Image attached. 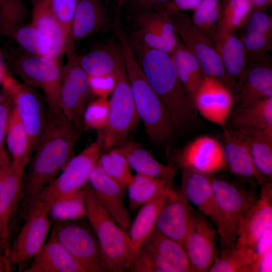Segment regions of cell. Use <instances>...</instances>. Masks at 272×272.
Returning a JSON list of instances; mask_svg holds the SVG:
<instances>
[{"mask_svg":"<svg viewBox=\"0 0 272 272\" xmlns=\"http://www.w3.org/2000/svg\"><path fill=\"white\" fill-rule=\"evenodd\" d=\"M80 135L58 106H47L44 129L28 164L23 187V202L29 209L71 159Z\"/></svg>","mask_w":272,"mask_h":272,"instance_id":"obj_1","label":"cell"},{"mask_svg":"<svg viewBox=\"0 0 272 272\" xmlns=\"http://www.w3.org/2000/svg\"><path fill=\"white\" fill-rule=\"evenodd\" d=\"M129 41L147 81L177 131L184 132L195 121L196 110L179 79L171 55L149 48L133 37Z\"/></svg>","mask_w":272,"mask_h":272,"instance_id":"obj_2","label":"cell"},{"mask_svg":"<svg viewBox=\"0 0 272 272\" xmlns=\"http://www.w3.org/2000/svg\"><path fill=\"white\" fill-rule=\"evenodd\" d=\"M113 25L123 54L126 76L135 106L147 136L154 144L168 142L177 130L160 98L147 81L120 19H115Z\"/></svg>","mask_w":272,"mask_h":272,"instance_id":"obj_3","label":"cell"},{"mask_svg":"<svg viewBox=\"0 0 272 272\" xmlns=\"http://www.w3.org/2000/svg\"><path fill=\"white\" fill-rule=\"evenodd\" d=\"M87 217L99 242L108 271L129 270L133 260L127 233L116 223L88 183L83 188Z\"/></svg>","mask_w":272,"mask_h":272,"instance_id":"obj_4","label":"cell"},{"mask_svg":"<svg viewBox=\"0 0 272 272\" xmlns=\"http://www.w3.org/2000/svg\"><path fill=\"white\" fill-rule=\"evenodd\" d=\"M217 211L216 225L224 249L235 246L244 214L254 199L253 193L219 178H211Z\"/></svg>","mask_w":272,"mask_h":272,"instance_id":"obj_5","label":"cell"},{"mask_svg":"<svg viewBox=\"0 0 272 272\" xmlns=\"http://www.w3.org/2000/svg\"><path fill=\"white\" fill-rule=\"evenodd\" d=\"M102 151V133L99 131L96 141L71 158L32 207L36 206L48 211L50 205L58 198L82 190L88 183L90 173Z\"/></svg>","mask_w":272,"mask_h":272,"instance_id":"obj_6","label":"cell"},{"mask_svg":"<svg viewBox=\"0 0 272 272\" xmlns=\"http://www.w3.org/2000/svg\"><path fill=\"white\" fill-rule=\"evenodd\" d=\"M129 270L139 272L192 271L184 247L156 228L141 247Z\"/></svg>","mask_w":272,"mask_h":272,"instance_id":"obj_7","label":"cell"},{"mask_svg":"<svg viewBox=\"0 0 272 272\" xmlns=\"http://www.w3.org/2000/svg\"><path fill=\"white\" fill-rule=\"evenodd\" d=\"M67 60L63 66L58 106L69 122L81 133L84 132L85 110L93 99L88 85V76L79 65L73 50L66 51Z\"/></svg>","mask_w":272,"mask_h":272,"instance_id":"obj_8","label":"cell"},{"mask_svg":"<svg viewBox=\"0 0 272 272\" xmlns=\"http://www.w3.org/2000/svg\"><path fill=\"white\" fill-rule=\"evenodd\" d=\"M109 101L107 123L105 128L101 131L102 150L105 152L123 142L140 120L126 73L119 76Z\"/></svg>","mask_w":272,"mask_h":272,"instance_id":"obj_9","label":"cell"},{"mask_svg":"<svg viewBox=\"0 0 272 272\" xmlns=\"http://www.w3.org/2000/svg\"><path fill=\"white\" fill-rule=\"evenodd\" d=\"M13 66L25 84L43 91L48 106H58L63 74V66L58 60L24 51L14 57Z\"/></svg>","mask_w":272,"mask_h":272,"instance_id":"obj_10","label":"cell"},{"mask_svg":"<svg viewBox=\"0 0 272 272\" xmlns=\"http://www.w3.org/2000/svg\"><path fill=\"white\" fill-rule=\"evenodd\" d=\"M170 16L181 42L197 59L203 75L217 78L229 88L231 80L212 38L198 29L187 15L178 12Z\"/></svg>","mask_w":272,"mask_h":272,"instance_id":"obj_11","label":"cell"},{"mask_svg":"<svg viewBox=\"0 0 272 272\" xmlns=\"http://www.w3.org/2000/svg\"><path fill=\"white\" fill-rule=\"evenodd\" d=\"M85 272L108 271L93 231L71 221L58 223L51 232Z\"/></svg>","mask_w":272,"mask_h":272,"instance_id":"obj_12","label":"cell"},{"mask_svg":"<svg viewBox=\"0 0 272 272\" xmlns=\"http://www.w3.org/2000/svg\"><path fill=\"white\" fill-rule=\"evenodd\" d=\"M3 83L11 92L14 107L27 133L33 154L44 129L47 109L33 87L18 83L8 74Z\"/></svg>","mask_w":272,"mask_h":272,"instance_id":"obj_13","label":"cell"},{"mask_svg":"<svg viewBox=\"0 0 272 272\" xmlns=\"http://www.w3.org/2000/svg\"><path fill=\"white\" fill-rule=\"evenodd\" d=\"M28 212L26 222L9 246L7 256L11 265H22L33 258L46 242L50 226L48 211L35 206Z\"/></svg>","mask_w":272,"mask_h":272,"instance_id":"obj_14","label":"cell"},{"mask_svg":"<svg viewBox=\"0 0 272 272\" xmlns=\"http://www.w3.org/2000/svg\"><path fill=\"white\" fill-rule=\"evenodd\" d=\"M196 110L207 119L225 128L232 105L229 88L220 79L203 75L193 98Z\"/></svg>","mask_w":272,"mask_h":272,"instance_id":"obj_15","label":"cell"},{"mask_svg":"<svg viewBox=\"0 0 272 272\" xmlns=\"http://www.w3.org/2000/svg\"><path fill=\"white\" fill-rule=\"evenodd\" d=\"M216 233L202 215L193 214L183 246L192 271H209L216 257Z\"/></svg>","mask_w":272,"mask_h":272,"instance_id":"obj_16","label":"cell"},{"mask_svg":"<svg viewBox=\"0 0 272 272\" xmlns=\"http://www.w3.org/2000/svg\"><path fill=\"white\" fill-rule=\"evenodd\" d=\"M259 197L254 199L246 211L240 225L236 246L254 250L261 235L272 226V184L261 185Z\"/></svg>","mask_w":272,"mask_h":272,"instance_id":"obj_17","label":"cell"},{"mask_svg":"<svg viewBox=\"0 0 272 272\" xmlns=\"http://www.w3.org/2000/svg\"><path fill=\"white\" fill-rule=\"evenodd\" d=\"M24 173L14 166L6 150L0 152V220L3 241L7 244L12 219L23 190Z\"/></svg>","mask_w":272,"mask_h":272,"instance_id":"obj_18","label":"cell"},{"mask_svg":"<svg viewBox=\"0 0 272 272\" xmlns=\"http://www.w3.org/2000/svg\"><path fill=\"white\" fill-rule=\"evenodd\" d=\"M193 213L181 191L170 187L157 219L155 228L163 235L184 245Z\"/></svg>","mask_w":272,"mask_h":272,"instance_id":"obj_19","label":"cell"},{"mask_svg":"<svg viewBox=\"0 0 272 272\" xmlns=\"http://www.w3.org/2000/svg\"><path fill=\"white\" fill-rule=\"evenodd\" d=\"M88 183L107 212L127 233L131 224L124 204L126 188L106 174L97 162L90 173Z\"/></svg>","mask_w":272,"mask_h":272,"instance_id":"obj_20","label":"cell"},{"mask_svg":"<svg viewBox=\"0 0 272 272\" xmlns=\"http://www.w3.org/2000/svg\"><path fill=\"white\" fill-rule=\"evenodd\" d=\"M238 83V108L272 97V68L266 55L245 69Z\"/></svg>","mask_w":272,"mask_h":272,"instance_id":"obj_21","label":"cell"},{"mask_svg":"<svg viewBox=\"0 0 272 272\" xmlns=\"http://www.w3.org/2000/svg\"><path fill=\"white\" fill-rule=\"evenodd\" d=\"M178 162L181 167H189L209 174L226 166L223 145L208 136L197 138L179 154Z\"/></svg>","mask_w":272,"mask_h":272,"instance_id":"obj_22","label":"cell"},{"mask_svg":"<svg viewBox=\"0 0 272 272\" xmlns=\"http://www.w3.org/2000/svg\"><path fill=\"white\" fill-rule=\"evenodd\" d=\"M181 168V192L187 201L196 207L216 225L217 211L211 178L189 167Z\"/></svg>","mask_w":272,"mask_h":272,"instance_id":"obj_23","label":"cell"},{"mask_svg":"<svg viewBox=\"0 0 272 272\" xmlns=\"http://www.w3.org/2000/svg\"><path fill=\"white\" fill-rule=\"evenodd\" d=\"M109 24L108 14L100 0H78L66 50L72 44L104 30Z\"/></svg>","mask_w":272,"mask_h":272,"instance_id":"obj_24","label":"cell"},{"mask_svg":"<svg viewBox=\"0 0 272 272\" xmlns=\"http://www.w3.org/2000/svg\"><path fill=\"white\" fill-rule=\"evenodd\" d=\"M171 185L168 184L161 187L150 199L143 205L130 225L127 234L133 260L143 244L155 228L157 219Z\"/></svg>","mask_w":272,"mask_h":272,"instance_id":"obj_25","label":"cell"},{"mask_svg":"<svg viewBox=\"0 0 272 272\" xmlns=\"http://www.w3.org/2000/svg\"><path fill=\"white\" fill-rule=\"evenodd\" d=\"M25 272H85L51 233Z\"/></svg>","mask_w":272,"mask_h":272,"instance_id":"obj_26","label":"cell"},{"mask_svg":"<svg viewBox=\"0 0 272 272\" xmlns=\"http://www.w3.org/2000/svg\"><path fill=\"white\" fill-rule=\"evenodd\" d=\"M230 120L228 129L260 132L272 137V97L238 108Z\"/></svg>","mask_w":272,"mask_h":272,"instance_id":"obj_27","label":"cell"},{"mask_svg":"<svg viewBox=\"0 0 272 272\" xmlns=\"http://www.w3.org/2000/svg\"><path fill=\"white\" fill-rule=\"evenodd\" d=\"M223 155L226 164L234 174L248 180H257L258 175L246 142L235 132L224 128Z\"/></svg>","mask_w":272,"mask_h":272,"instance_id":"obj_28","label":"cell"},{"mask_svg":"<svg viewBox=\"0 0 272 272\" xmlns=\"http://www.w3.org/2000/svg\"><path fill=\"white\" fill-rule=\"evenodd\" d=\"M78 62L88 76L110 74L121 75L126 72L121 48L108 45L84 55L77 56Z\"/></svg>","mask_w":272,"mask_h":272,"instance_id":"obj_29","label":"cell"},{"mask_svg":"<svg viewBox=\"0 0 272 272\" xmlns=\"http://www.w3.org/2000/svg\"><path fill=\"white\" fill-rule=\"evenodd\" d=\"M212 40L231 80L239 78L247 64L244 44L233 33L217 30Z\"/></svg>","mask_w":272,"mask_h":272,"instance_id":"obj_30","label":"cell"},{"mask_svg":"<svg viewBox=\"0 0 272 272\" xmlns=\"http://www.w3.org/2000/svg\"><path fill=\"white\" fill-rule=\"evenodd\" d=\"M137 174L156 178L173 177L175 170L171 163L164 165L152 154L134 142L123 143L117 148Z\"/></svg>","mask_w":272,"mask_h":272,"instance_id":"obj_31","label":"cell"},{"mask_svg":"<svg viewBox=\"0 0 272 272\" xmlns=\"http://www.w3.org/2000/svg\"><path fill=\"white\" fill-rule=\"evenodd\" d=\"M33 26L49 37L53 43V58L59 60L66 51L68 40L55 18L50 0H32Z\"/></svg>","mask_w":272,"mask_h":272,"instance_id":"obj_32","label":"cell"},{"mask_svg":"<svg viewBox=\"0 0 272 272\" xmlns=\"http://www.w3.org/2000/svg\"><path fill=\"white\" fill-rule=\"evenodd\" d=\"M232 131L242 138L248 147L258 175V183L261 185L270 181L272 177V137L260 132Z\"/></svg>","mask_w":272,"mask_h":272,"instance_id":"obj_33","label":"cell"},{"mask_svg":"<svg viewBox=\"0 0 272 272\" xmlns=\"http://www.w3.org/2000/svg\"><path fill=\"white\" fill-rule=\"evenodd\" d=\"M6 143L14 166L24 173L32 153L27 133L14 107L9 121Z\"/></svg>","mask_w":272,"mask_h":272,"instance_id":"obj_34","label":"cell"},{"mask_svg":"<svg viewBox=\"0 0 272 272\" xmlns=\"http://www.w3.org/2000/svg\"><path fill=\"white\" fill-rule=\"evenodd\" d=\"M3 33L14 39L26 52L53 58L52 40L31 24L16 25Z\"/></svg>","mask_w":272,"mask_h":272,"instance_id":"obj_35","label":"cell"},{"mask_svg":"<svg viewBox=\"0 0 272 272\" xmlns=\"http://www.w3.org/2000/svg\"><path fill=\"white\" fill-rule=\"evenodd\" d=\"M179 79L193 102L203 73L195 57L181 42L171 54Z\"/></svg>","mask_w":272,"mask_h":272,"instance_id":"obj_36","label":"cell"},{"mask_svg":"<svg viewBox=\"0 0 272 272\" xmlns=\"http://www.w3.org/2000/svg\"><path fill=\"white\" fill-rule=\"evenodd\" d=\"M257 254L252 249L235 246L224 249L216 257L210 272H252Z\"/></svg>","mask_w":272,"mask_h":272,"instance_id":"obj_37","label":"cell"},{"mask_svg":"<svg viewBox=\"0 0 272 272\" xmlns=\"http://www.w3.org/2000/svg\"><path fill=\"white\" fill-rule=\"evenodd\" d=\"M253 10L250 0H222L217 30L233 33L246 24Z\"/></svg>","mask_w":272,"mask_h":272,"instance_id":"obj_38","label":"cell"},{"mask_svg":"<svg viewBox=\"0 0 272 272\" xmlns=\"http://www.w3.org/2000/svg\"><path fill=\"white\" fill-rule=\"evenodd\" d=\"M173 178H156L140 174L133 176L126 188L130 209H137L144 205L161 187L171 184Z\"/></svg>","mask_w":272,"mask_h":272,"instance_id":"obj_39","label":"cell"},{"mask_svg":"<svg viewBox=\"0 0 272 272\" xmlns=\"http://www.w3.org/2000/svg\"><path fill=\"white\" fill-rule=\"evenodd\" d=\"M49 217L57 223L72 221L87 216V209L83 192L61 197L50 206Z\"/></svg>","mask_w":272,"mask_h":272,"instance_id":"obj_40","label":"cell"},{"mask_svg":"<svg viewBox=\"0 0 272 272\" xmlns=\"http://www.w3.org/2000/svg\"><path fill=\"white\" fill-rule=\"evenodd\" d=\"M97 163L106 174L127 188L133 175L126 158L117 148L101 155Z\"/></svg>","mask_w":272,"mask_h":272,"instance_id":"obj_41","label":"cell"},{"mask_svg":"<svg viewBox=\"0 0 272 272\" xmlns=\"http://www.w3.org/2000/svg\"><path fill=\"white\" fill-rule=\"evenodd\" d=\"M135 26L137 29L133 37L149 48L171 55L181 43L179 37L167 38L145 25Z\"/></svg>","mask_w":272,"mask_h":272,"instance_id":"obj_42","label":"cell"},{"mask_svg":"<svg viewBox=\"0 0 272 272\" xmlns=\"http://www.w3.org/2000/svg\"><path fill=\"white\" fill-rule=\"evenodd\" d=\"M107 98H96L87 105L84 114V132L89 129L102 131L106 127L109 114Z\"/></svg>","mask_w":272,"mask_h":272,"instance_id":"obj_43","label":"cell"},{"mask_svg":"<svg viewBox=\"0 0 272 272\" xmlns=\"http://www.w3.org/2000/svg\"><path fill=\"white\" fill-rule=\"evenodd\" d=\"M271 36L257 32L245 31L241 39L244 46L247 63L250 60L252 63L265 55L271 49Z\"/></svg>","mask_w":272,"mask_h":272,"instance_id":"obj_44","label":"cell"},{"mask_svg":"<svg viewBox=\"0 0 272 272\" xmlns=\"http://www.w3.org/2000/svg\"><path fill=\"white\" fill-rule=\"evenodd\" d=\"M50 2L52 12L69 42L78 0H50Z\"/></svg>","mask_w":272,"mask_h":272,"instance_id":"obj_45","label":"cell"},{"mask_svg":"<svg viewBox=\"0 0 272 272\" xmlns=\"http://www.w3.org/2000/svg\"><path fill=\"white\" fill-rule=\"evenodd\" d=\"M26 11L21 0H0V28L4 32L17 22Z\"/></svg>","mask_w":272,"mask_h":272,"instance_id":"obj_46","label":"cell"},{"mask_svg":"<svg viewBox=\"0 0 272 272\" xmlns=\"http://www.w3.org/2000/svg\"><path fill=\"white\" fill-rule=\"evenodd\" d=\"M121 75L88 76L89 87L92 95L96 98H107L114 90Z\"/></svg>","mask_w":272,"mask_h":272,"instance_id":"obj_47","label":"cell"},{"mask_svg":"<svg viewBox=\"0 0 272 272\" xmlns=\"http://www.w3.org/2000/svg\"><path fill=\"white\" fill-rule=\"evenodd\" d=\"M0 89V152L5 148L6 132L14 103L11 92L4 83Z\"/></svg>","mask_w":272,"mask_h":272,"instance_id":"obj_48","label":"cell"},{"mask_svg":"<svg viewBox=\"0 0 272 272\" xmlns=\"http://www.w3.org/2000/svg\"><path fill=\"white\" fill-rule=\"evenodd\" d=\"M244 26L245 31L272 35V18L264 11L253 10Z\"/></svg>","mask_w":272,"mask_h":272,"instance_id":"obj_49","label":"cell"},{"mask_svg":"<svg viewBox=\"0 0 272 272\" xmlns=\"http://www.w3.org/2000/svg\"><path fill=\"white\" fill-rule=\"evenodd\" d=\"M170 0H123L130 11L137 17L162 7ZM122 3V4H123Z\"/></svg>","mask_w":272,"mask_h":272,"instance_id":"obj_50","label":"cell"},{"mask_svg":"<svg viewBox=\"0 0 272 272\" xmlns=\"http://www.w3.org/2000/svg\"><path fill=\"white\" fill-rule=\"evenodd\" d=\"M201 0H170L162 6L169 15L173 14L181 10H191L193 11Z\"/></svg>","mask_w":272,"mask_h":272,"instance_id":"obj_51","label":"cell"},{"mask_svg":"<svg viewBox=\"0 0 272 272\" xmlns=\"http://www.w3.org/2000/svg\"><path fill=\"white\" fill-rule=\"evenodd\" d=\"M272 246L264 253L257 256L254 261L252 272L271 271Z\"/></svg>","mask_w":272,"mask_h":272,"instance_id":"obj_52","label":"cell"},{"mask_svg":"<svg viewBox=\"0 0 272 272\" xmlns=\"http://www.w3.org/2000/svg\"><path fill=\"white\" fill-rule=\"evenodd\" d=\"M272 246V226L268 228L258 239L254 249L257 256L264 253Z\"/></svg>","mask_w":272,"mask_h":272,"instance_id":"obj_53","label":"cell"},{"mask_svg":"<svg viewBox=\"0 0 272 272\" xmlns=\"http://www.w3.org/2000/svg\"><path fill=\"white\" fill-rule=\"evenodd\" d=\"M250 1L253 10L264 11L272 4V0H250Z\"/></svg>","mask_w":272,"mask_h":272,"instance_id":"obj_54","label":"cell"},{"mask_svg":"<svg viewBox=\"0 0 272 272\" xmlns=\"http://www.w3.org/2000/svg\"><path fill=\"white\" fill-rule=\"evenodd\" d=\"M11 265L8 256L0 252V269L2 271H10Z\"/></svg>","mask_w":272,"mask_h":272,"instance_id":"obj_55","label":"cell"},{"mask_svg":"<svg viewBox=\"0 0 272 272\" xmlns=\"http://www.w3.org/2000/svg\"><path fill=\"white\" fill-rule=\"evenodd\" d=\"M8 74L4 70L3 67L0 65V86H2Z\"/></svg>","mask_w":272,"mask_h":272,"instance_id":"obj_56","label":"cell"},{"mask_svg":"<svg viewBox=\"0 0 272 272\" xmlns=\"http://www.w3.org/2000/svg\"><path fill=\"white\" fill-rule=\"evenodd\" d=\"M123 1V0H115L116 4V8H119V7L122 5Z\"/></svg>","mask_w":272,"mask_h":272,"instance_id":"obj_57","label":"cell"},{"mask_svg":"<svg viewBox=\"0 0 272 272\" xmlns=\"http://www.w3.org/2000/svg\"><path fill=\"white\" fill-rule=\"evenodd\" d=\"M0 241L3 242V228H2V225L1 224V220H0Z\"/></svg>","mask_w":272,"mask_h":272,"instance_id":"obj_58","label":"cell"},{"mask_svg":"<svg viewBox=\"0 0 272 272\" xmlns=\"http://www.w3.org/2000/svg\"><path fill=\"white\" fill-rule=\"evenodd\" d=\"M1 271H2V270L0 269V272H1Z\"/></svg>","mask_w":272,"mask_h":272,"instance_id":"obj_59","label":"cell"},{"mask_svg":"<svg viewBox=\"0 0 272 272\" xmlns=\"http://www.w3.org/2000/svg\"><path fill=\"white\" fill-rule=\"evenodd\" d=\"M0 65H1V64H0Z\"/></svg>","mask_w":272,"mask_h":272,"instance_id":"obj_60","label":"cell"}]
</instances>
